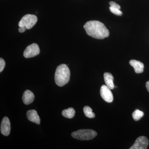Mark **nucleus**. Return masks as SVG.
I'll return each instance as SVG.
<instances>
[{"mask_svg":"<svg viewBox=\"0 0 149 149\" xmlns=\"http://www.w3.org/2000/svg\"><path fill=\"white\" fill-rule=\"evenodd\" d=\"M10 123L8 118L4 117L1 123V133L4 136H8L10 133Z\"/></svg>","mask_w":149,"mask_h":149,"instance_id":"obj_8","label":"nucleus"},{"mask_svg":"<svg viewBox=\"0 0 149 149\" xmlns=\"http://www.w3.org/2000/svg\"><path fill=\"white\" fill-rule=\"evenodd\" d=\"M146 87L147 90L149 93V81H148L146 83Z\"/></svg>","mask_w":149,"mask_h":149,"instance_id":"obj_20","label":"nucleus"},{"mask_svg":"<svg viewBox=\"0 0 149 149\" xmlns=\"http://www.w3.org/2000/svg\"><path fill=\"white\" fill-rule=\"evenodd\" d=\"M83 111L85 116L89 118H94L95 116V113L93 112V110L90 107L85 106L83 108Z\"/></svg>","mask_w":149,"mask_h":149,"instance_id":"obj_14","label":"nucleus"},{"mask_svg":"<svg viewBox=\"0 0 149 149\" xmlns=\"http://www.w3.org/2000/svg\"><path fill=\"white\" fill-rule=\"evenodd\" d=\"M40 53L39 46L35 43L28 46L24 51V56L25 58H30L38 55Z\"/></svg>","mask_w":149,"mask_h":149,"instance_id":"obj_5","label":"nucleus"},{"mask_svg":"<svg viewBox=\"0 0 149 149\" xmlns=\"http://www.w3.org/2000/svg\"><path fill=\"white\" fill-rule=\"evenodd\" d=\"M70 72L69 68L66 64L60 65L57 67L55 74V81L59 87H62L69 82Z\"/></svg>","mask_w":149,"mask_h":149,"instance_id":"obj_2","label":"nucleus"},{"mask_svg":"<svg viewBox=\"0 0 149 149\" xmlns=\"http://www.w3.org/2000/svg\"><path fill=\"white\" fill-rule=\"evenodd\" d=\"M27 28L25 27H19V32H20V33H23L26 31Z\"/></svg>","mask_w":149,"mask_h":149,"instance_id":"obj_19","label":"nucleus"},{"mask_svg":"<svg viewBox=\"0 0 149 149\" xmlns=\"http://www.w3.org/2000/svg\"><path fill=\"white\" fill-rule=\"evenodd\" d=\"M74 139L81 141L92 140L97 136V133L91 129H82L74 131L71 134Z\"/></svg>","mask_w":149,"mask_h":149,"instance_id":"obj_3","label":"nucleus"},{"mask_svg":"<svg viewBox=\"0 0 149 149\" xmlns=\"http://www.w3.org/2000/svg\"><path fill=\"white\" fill-rule=\"evenodd\" d=\"M129 63L134 68L136 73H141L143 72L144 64L141 62L136 60H131L129 61Z\"/></svg>","mask_w":149,"mask_h":149,"instance_id":"obj_10","label":"nucleus"},{"mask_svg":"<svg viewBox=\"0 0 149 149\" xmlns=\"http://www.w3.org/2000/svg\"><path fill=\"white\" fill-rule=\"evenodd\" d=\"M149 141L145 136H141L136 139L135 143L130 149H146L148 146Z\"/></svg>","mask_w":149,"mask_h":149,"instance_id":"obj_6","label":"nucleus"},{"mask_svg":"<svg viewBox=\"0 0 149 149\" xmlns=\"http://www.w3.org/2000/svg\"><path fill=\"white\" fill-rule=\"evenodd\" d=\"M75 111L73 108H69L68 109L63 110L62 114L64 117L68 118H72L75 115Z\"/></svg>","mask_w":149,"mask_h":149,"instance_id":"obj_13","label":"nucleus"},{"mask_svg":"<svg viewBox=\"0 0 149 149\" xmlns=\"http://www.w3.org/2000/svg\"><path fill=\"white\" fill-rule=\"evenodd\" d=\"M100 95L107 102H112L113 101L112 93L106 85H103L100 89Z\"/></svg>","mask_w":149,"mask_h":149,"instance_id":"obj_7","label":"nucleus"},{"mask_svg":"<svg viewBox=\"0 0 149 149\" xmlns=\"http://www.w3.org/2000/svg\"><path fill=\"white\" fill-rule=\"evenodd\" d=\"M109 3L110 5V6L112 7L118 8V9H120V6H119V5L116 3L114 2L110 1Z\"/></svg>","mask_w":149,"mask_h":149,"instance_id":"obj_18","label":"nucleus"},{"mask_svg":"<svg viewBox=\"0 0 149 149\" xmlns=\"http://www.w3.org/2000/svg\"><path fill=\"white\" fill-rule=\"evenodd\" d=\"M144 114L143 112L141 111L139 109H136L133 112L132 114V116L134 120L138 121L143 116Z\"/></svg>","mask_w":149,"mask_h":149,"instance_id":"obj_15","label":"nucleus"},{"mask_svg":"<svg viewBox=\"0 0 149 149\" xmlns=\"http://www.w3.org/2000/svg\"><path fill=\"white\" fill-rule=\"evenodd\" d=\"M109 10L112 13L116 15H118V16L122 15V12L120 10V9L110 6L109 7Z\"/></svg>","mask_w":149,"mask_h":149,"instance_id":"obj_16","label":"nucleus"},{"mask_svg":"<svg viewBox=\"0 0 149 149\" xmlns=\"http://www.w3.org/2000/svg\"><path fill=\"white\" fill-rule=\"evenodd\" d=\"M84 28L89 36L95 39L102 40L108 37L109 32L103 23L97 20H91L85 23Z\"/></svg>","mask_w":149,"mask_h":149,"instance_id":"obj_1","label":"nucleus"},{"mask_svg":"<svg viewBox=\"0 0 149 149\" xmlns=\"http://www.w3.org/2000/svg\"><path fill=\"white\" fill-rule=\"evenodd\" d=\"M35 97V95L32 92L29 90H26L22 96V100L25 104L28 105L34 101Z\"/></svg>","mask_w":149,"mask_h":149,"instance_id":"obj_11","label":"nucleus"},{"mask_svg":"<svg viewBox=\"0 0 149 149\" xmlns=\"http://www.w3.org/2000/svg\"><path fill=\"white\" fill-rule=\"evenodd\" d=\"M6 65L5 61L2 58H0V72H2Z\"/></svg>","mask_w":149,"mask_h":149,"instance_id":"obj_17","label":"nucleus"},{"mask_svg":"<svg viewBox=\"0 0 149 149\" xmlns=\"http://www.w3.org/2000/svg\"><path fill=\"white\" fill-rule=\"evenodd\" d=\"M104 80L106 85L111 90L114 88V85L113 84V77L112 74L109 72H105L104 73Z\"/></svg>","mask_w":149,"mask_h":149,"instance_id":"obj_12","label":"nucleus"},{"mask_svg":"<svg viewBox=\"0 0 149 149\" xmlns=\"http://www.w3.org/2000/svg\"><path fill=\"white\" fill-rule=\"evenodd\" d=\"M27 116L28 120L37 124L40 123V118L37 111L35 110H30L27 111Z\"/></svg>","mask_w":149,"mask_h":149,"instance_id":"obj_9","label":"nucleus"},{"mask_svg":"<svg viewBox=\"0 0 149 149\" xmlns=\"http://www.w3.org/2000/svg\"><path fill=\"white\" fill-rule=\"evenodd\" d=\"M37 21V17L34 15L27 14L21 19L19 22V27H25L27 29H30L36 24Z\"/></svg>","mask_w":149,"mask_h":149,"instance_id":"obj_4","label":"nucleus"}]
</instances>
